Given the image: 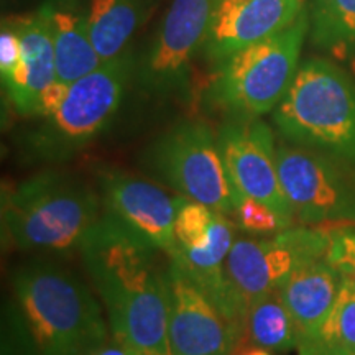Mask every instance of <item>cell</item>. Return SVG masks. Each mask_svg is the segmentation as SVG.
Here are the masks:
<instances>
[{
    "label": "cell",
    "mask_w": 355,
    "mask_h": 355,
    "mask_svg": "<svg viewBox=\"0 0 355 355\" xmlns=\"http://www.w3.org/2000/svg\"><path fill=\"white\" fill-rule=\"evenodd\" d=\"M79 254L107 314L114 339L145 355H171L168 270L159 268L158 250L102 214Z\"/></svg>",
    "instance_id": "cell-1"
},
{
    "label": "cell",
    "mask_w": 355,
    "mask_h": 355,
    "mask_svg": "<svg viewBox=\"0 0 355 355\" xmlns=\"http://www.w3.org/2000/svg\"><path fill=\"white\" fill-rule=\"evenodd\" d=\"M12 283L40 355H94L107 343L104 306L74 273L35 260L19 266Z\"/></svg>",
    "instance_id": "cell-2"
},
{
    "label": "cell",
    "mask_w": 355,
    "mask_h": 355,
    "mask_svg": "<svg viewBox=\"0 0 355 355\" xmlns=\"http://www.w3.org/2000/svg\"><path fill=\"white\" fill-rule=\"evenodd\" d=\"M101 217L99 191L69 173L43 171L2 191L3 241L17 250H79Z\"/></svg>",
    "instance_id": "cell-3"
},
{
    "label": "cell",
    "mask_w": 355,
    "mask_h": 355,
    "mask_svg": "<svg viewBox=\"0 0 355 355\" xmlns=\"http://www.w3.org/2000/svg\"><path fill=\"white\" fill-rule=\"evenodd\" d=\"M273 122L288 144L331 158L355 178V79L322 58L300 64Z\"/></svg>",
    "instance_id": "cell-4"
},
{
    "label": "cell",
    "mask_w": 355,
    "mask_h": 355,
    "mask_svg": "<svg viewBox=\"0 0 355 355\" xmlns=\"http://www.w3.org/2000/svg\"><path fill=\"white\" fill-rule=\"evenodd\" d=\"M130 73V56L122 55L76 81L53 83L33 115L38 125L26 133V155L40 162H61L83 150L121 107Z\"/></svg>",
    "instance_id": "cell-5"
},
{
    "label": "cell",
    "mask_w": 355,
    "mask_h": 355,
    "mask_svg": "<svg viewBox=\"0 0 355 355\" xmlns=\"http://www.w3.org/2000/svg\"><path fill=\"white\" fill-rule=\"evenodd\" d=\"M308 33L309 17L304 10L285 30L225 60L212 81V102L235 119H259L273 112L298 73Z\"/></svg>",
    "instance_id": "cell-6"
},
{
    "label": "cell",
    "mask_w": 355,
    "mask_h": 355,
    "mask_svg": "<svg viewBox=\"0 0 355 355\" xmlns=\"http://www.w3.org/2000/svg\"><path fill=\"white\" fill-rule=\"evenodd\" d=\"M148 165L153 175L191 201L234 216L235 201L217 137L206 123L186 122L152 146Z\"/></svg>",
    "instance_id": "cell-7"
},
{
    "label": "cell",
    "mask_w": 355,
    "mask_h": 355,
    "mask_svg": "<svg viewBox=\"0 0 355 355\" xmlns=\"http://www.w3.org/2000/svg\"><path fill=\"white\" fill-rule=\"evenodd\" d=\"M277 168L283 193L301 224H355V178L343 166L286 141L277 146Z\"/></svg>",
    "instance_id": "cell-8"
},
{
    "label": "cell",
    "mask_w": 355,
    "mask_h": 355,
    "mask_svg": "<svg viewBox=\"0 0 355 355\" xmlns=\"http://www.w3.org/2000/svg\"><path fill=\"white\" fill-rule=\"evenodd\" d=\"M329 232L288 227L268 239H237L227 255V272L247 313L261 296L279 291L303 266L326 259Z\"/></svg>",
    "instance_id": "cell-9"
},
{
    "label": "cell",
    "mask_w": 355,
    "mask_h": 355,
    "mask_svg": "<svg viewBox=\"0 0 355 355\" xmlns=\"http://www.w3.org/2000/svg\"><path fill=\"white\" fill-rule=\"evenodd\" d=\"M217 145L235 204L242 198L259 199L293 227L295 214L279 183L272 128L259 119H235L217 133Z\"/></svg>",
    "instance_id": "cell-10"
},
{
    "label": "cell",
    "mask_w": 355,
    "mask_h": 355,
    "mask_svg": "<svg viewBox=\"0 0 355 355\" xmlns=\"http://www.w3.org/2000/svg\"><path fill=\"white\" fill-rule=\"evenodd\" d=\"M96 178L102 214L145 245L168 257L176 254L180 245L175 217L180 196L171 198L159 186L115 168H101Z\"/></svg>",
    "instance_id": "cell-11"
},
{
    "label": "cell",
    "mask_w": 355,
    "mask_h": 355,
    "mask_svg": "<svg viewBox=\"0 0 355 355\" xmlns=\"http://www.w3.org/2000/svg\"><path fill=\"white\" fill-rule=\"evenodd\" d=\"M166 270L171 355H232L243 327L230 321L175 260L170 259Z\"/></svg>",
    "instance_id": "cell-12"
},
{
    "label": "cell",
    "mask_w": 355,
    "mask_h": 355,
    "mask_svg": "<svg viewBox=\"0 0 355 355\" xmlns=\"http://www.w3.org/2000/svg\"><path fill=\"white\" fill-rule=\"evenodd\" d=\"M220 0H173L141 66L140 79L148 91H180L189 66L206 43Z\"/></svg>",
    "instance_id": "cell-13"
},
{
    "label": "cell",
    "mask_w": 355,
    "mask_h": 355,
    "mask_svg": "<svg viewBox=\"0 0 355 355\" xmlns=\"http://www.w3.org/2000/svg\"><path fill=\"white\" fill-rule=\"evenodd\" d=\"M306 0H220L207 33L206 53L216 64L290 26Z\"/></svg>",
    "instance_id": "cell-14"
},
{
    "label": "cell",
    "mask_w": 355,
    "mask_h": 355,
    "mask_svg": "<svg viewBox=\"0 0 355 355\" xmlns=\"http://www.w3.org/2000/svg\"><path fill=\"white\" fill-rule=\"evenodd\" d=\"M7 25L19 35L21 53L12 73L2 78V84L17 112L33 117L43 92L56 81L50 6L46 2L32 15L7 21Z\"/></svg>",
    "instance_id": "cell-15"
},
{
    "label": "cell",
    "mask_w": 355,
    "mask_h": 355,
    "mask_svg": "<svg viewBox=\"0 0 355 355\" xmlns=\"http://www.w3.org/2000/svg\"><path fill=\"white\" fill-rule=\"evenodd\" d=\"M235 242L234 225L229 216L216 212L209 241L204 247L183 250L168 257L176 261L191 282L227 316L245 329L247 306L243 303L227 272V255Z\"/></svg>",
    "instance_id": "cell-16"
},
{
    "label": "cell",
    "mask_w": 355,
    "mask_h": 355,
    "mask_svg": "<svg viewBox=\"0 0 355 355\" xmlns=\"http://www.w3.org/2000/svg\"><path fill=\"white\" fill-rule=\"evenodd\" d=\"M343 285V273L327 259L303 266L282 288L283 300L298 326L301 344L319 343Z\"/></svg>",
    "instance_id": "cell-17"
},
{
    "label": "cell",
    "mask_w": 355,
    "mask_h": 355,
    "mask_svg": "<svg viewBox=\"0 0 355 355\" xmlns=\"http://www.w3.org/2000/svg\"><path fill=\"white\" fill-rule=\"evenodd\" d=\"M50 6L53 48H55L56 81L73 83L102 64L91 35L86 15H79L68 6Z\"/></svg>",
    "instance_id": "cell-18"
},
{
    "label": "cell",
    "mask_w": 355,
    "mask_h": 355,
    "mask_svg": "<svg viewBox=\"0 0 355 355\" xmlns=\"http://www.w3.org/2000/svg\"><path fill=\"white\" fill-rule=\"evenodd\" d=\"M150 0H89V35L102 63L122 56L144 21Z\"/></svg>",
    "instance_id": "cell-19"
},
{
    "label": "cell",
    "mask_w": 355,
    "mask_h": 355,
    "mask_svg": "<svg viewBox=\"0 0 355 355\" xmlns=\"http://www.w3.org/2000/svg\"><path fill=\"white\" fill-rule=\"evenodd\" d=\"M314 46L355 68V0H309Z\"/></svg>",
    "instance_id": "cell-20"
},
{
    "label": "cell",
    "mask_w": 355,
    "mask_h": 355,
    "mask_svg": "<svg viewBox=\"0 0 355 355\" xmlns=\"http://www.w3.org/2000/svg\"><path fill=\"white\" fill-rule=\"evenodd\" d=\"M245 329L254 340L268 350L286 352L298 349L301 336L290 309L283 300L282 291H273L261 296L248 308Z\"/></svg>",
    "instance_id": "cell-21"
},
{
    "label": "cell",
    "mask_w": 355,
    "mask_h": 355,
    "mask_svg": "<svg viewBox=\"0 0 355 355\" xmlns=\"http://www.w3.org/2000/svg\"><path fill=\"white\" fill-rule=\"evenodd\" d=\"M324 344H334L355 354V279L344 277L331 316L321 332Z\"/></svg>",
    "instance_id": "cell-22"
},
{
    "label": "cell",
    "mask_w": 355,
    "mask_h": 355,
    "mask_svg": "<svg viewBox=\"0 0 355 355\" xmlns=\"http://www.w3.org/2000/svg\"><path fill=\"white\" fill-rule=\"evenodd\" d=\"M216 211L206 204L180 196L175 217V237L183 250L204 247L209 241Z\"/></svg>",
    "instance_id": "cell-23"
},
{
    "label": "cell",
    "mask_w": 355,
    "mask_h": 355,
    "mask_svg": "<svg viewBox=\"0 0 355 355\" xmlns=\"http://www.w3.org/2000/svg\"><path fill=\"white\" fill-rule=\"evenodd\" d=\"M234 217L239 227L255 235L277 234L290 227L268 204L254 198H242L235 204Z\"/></svg>",
    "instance_id": "cell-24"
},
{
    "label": "cell",
    "mask_w": 355,
    "mask_h": 355,
    "mask_svg": "<svg viewBox=\"0 0 355 355\" xmlns=\"http://www.w3.org/2000/svg\"><path fill=\"white\" fill-rule=\"evenodd\" d=\"M340 225L329 232V247L326 259L344 277H354L355 273V227Z\"/></svg>",
    "instance_id": "cell-25"
},
{
    "label": "cell",
    "mask_w": 355,
    "mask_h": 355,
    "mask_svg": "<svg viewBox=\"0 0 355 355\" xmlns=\"http://www.w3.org/2000/svg\"><path fill=\"white\" fill-rule=\"evenodd\" d=\"M8 308L3 319V355H40L19 308Z\"/></svg>",
    "instance_id": "cell-26"
},
{
    "label": "cell",
    "mask_w": 355,
    "mask_h": 355,
    "mask_svg": "<svg viewBox=\"0 0 355 355\" xmlns=\"http://www.w3.org/2000/svg\"><path fill=\"white\" fill-rule=\"evenodd\" d=\"M20 53L21 46L19 35L7 24H3L2 35H0V74H2V78L12 73L19 63Z\"/></svg>",
    "instance_id": "cell-27"
},
{
    "label": "cell",
    "mask_w": 355,
    "mask_h": 355,
    "mask_svg": "<svg viewBox=\"0 0 355 355\" xmlns=\"http://www.w3.org/2000/svg\"><path fill=\"white\" fill-rule=\"evenodd\" d=\"M298 352L300 355H355L340 345L324 343H303L300 344Z\"/></svg>",
    "instance_id": "cell-28"
},
{
    "label": "cell",
    "mask_w": 355,
    "mask_h": 355,
    "mask_svg": "<svg viewBox=\"0 0 355 355\" xmlns=\"http://www.w3.org/2000/svg\"><path fill=\"white\" fill-rule=\"evenodd\" d=\"M232 355H272L268 349L261 347V345H247V347L235 349Z\"/></svg>",
    "instance_id": "cell-29"
},
{
    "label": "cell",
    "mask_w": 355,
    "mask_h": 355,
    "mask_svg": "<svg viewBox=\"0 0 355 355\" xmlns=\"http://www.w3.org/2000/svg\"><path fill=\"white\" fill-rule=\"evenodd\" d=\"M352 278H354V279H355V273H354V277H352Z\"/></svg>",
    "instance_id": "cell-30"
}]
</instances>
